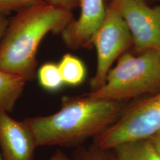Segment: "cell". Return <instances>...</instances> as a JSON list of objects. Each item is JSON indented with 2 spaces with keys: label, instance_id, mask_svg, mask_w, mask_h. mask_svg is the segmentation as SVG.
I'll list each match as a JSON object with an SVG mask.
<instances>
[{
  "label": "cell",
  "instance_id": "cell-7",
  "mask_svg": "<svg viewBox=\"0 0 160 160\" xmlns=\"http://www.w3.org/2000/svg\"><path fill=\"white\" fill-rule=\"evenodd\" d=\"M80 14L62 33L68 48L77 50L91 46L92 38L103 22L106 14L104 0H80Z\"/></svg>",
  "mask_w": 160,
  "mask_h": 160
},
{
  "label": "cell",
  "instance_id": "cell-8",
  "mask_svg": "<svg viewBox=\"0 0 160 160\" xmlns=\"http://www.w3.org/2000/svg\"><path fill=\"white\" fill-rule=\"evenodd\" d=\"M0 146L3 160H34L37 145L23 120L17 121L0 111Z\"/></svg>",
  "mask_w": 160,
  "mask_h": 160
},
{
  "label": "cell",
  "instance_id": "cell-13",
  "mask_svg": "<svg viewBox=\"0 0 160 160\" xmlns=\"http://www.w3.org/2000/svg\"><path fill=\"white\" fill-rule=\"evenodd\" d=\"M76 160H116L111 151L102 150L92 143L89 147H77L73 153Z\"/></svg>",
  "mask_w": 160,
  "mask_h": 160
},
{
  "label": "cell",
  "instance_id": "cell-20",
  "mask_svg": "<svg viewBox=\"0 0 160 160\" xmlns=\"http://www.w3.org/2000/svg\"><path fill=\"white\" fill-rule=\"evenodd\" d=\"M0 160H3V158H2V157L1 155H0Z\"/></svg>",
  "mask_w": 160,
  "mask_h": 160
},
{
  "label": "cell",
  "instance_id": "cell-18",
  "mask_svg": "<svg viewBox=\"0 0 160 160\" xmlns=\"http://www.w3.org/2000/svg\"><path fill=\"white\" fill-rule=\"evenodd\" d=\"M48 160H76L73 158L71 159L69 157H68L65 153L61 150H57L55 153L50 157Z\"/></svg>",
  "mask_w": 160,
  "mask_h": 160
},
{
  "label": "cell",
  "instance_id": "cell-14",
  "mask_svg": "<svg viewBox=\"0 0 160 160\" xmlns=\"http://www.w3.org/2000/svg\"><path fill=\"white\" fill-rule=\"evenodd\" d=\"M42 0H0V13L8 14L11 11H19L40 2Z\"/></svg>",
  "mask_w": 160,
  "mask_h": 160
},
{
  "label": "cell",
  "instance_id": "cell-21",
  "mask_svg": "<svg viewBox=\"0 0 160 160\" xmlns=\"http://www.w3.org/2000/svg\"><path fill=\"white\" fill-rule=\"evenodd\" d=\"M157 1H160V0H157Z\"/></svg>",
  "mask_w": 160,
  "mask_h": 160
},
{
  "label": "cell",
  "instance_id": "cell-12",
  "mask_svg": "<svg viewBox=\"0 0 160 160\" xmlns=\"http://www.w3.org/2000/svg\"><path fill=\"white\" fill-rule=\"evenodd\" d=\"M37 75L39 85L48 91H59L64 85L58 64L53 62L43 64L38 70Z\"/></svg>",
  "mask_w": 160,
  "mask_h": 160
},
{
  "label": "cell",
  "instance_id": "cell-9",
  "mask_svg": "<svg viewBox=\"0 0 160 160\" xmlns=\"http://www.w3.org/2000/svg\"><path fill=\"white\" fill-rule=\"evenodd\" d=\"M26 82L19 76L0 71V111L7 113L13 111Z\"/></svg>",
  "mask_w": 160,
  "mask_h": 160
},
{
  "label": "cell",
  "instance_id": "cell-3",
  "mask_svg": "<svg viewBox=\"0 0 160 160\" xmlns=\"http://www.w3.org/2000/svg\"><path fill=\"white\" fill-rule=\"evenodd\" d=\"M160 52L151 51L135 56L125 52L111 68L105 83L86 94L92 99L125 102L160 89Z\"/></svg>",
  "mask_w": 160,
  "mask_h": 160
},
{
  "label": "cell",
  "instance_id": "cell-10",
  "mask_svg": "<svg viewBox=\"0 0 160 160\" xmlns=\"http://www.w3.org/2000/svg\"><path fill=\"white\" fill-rule=\"evenodd\" d=\"M111 151L116 160H160V156L148 139L122 144Z\"/></svg>",
  "mask_w": 160,
  "mask_h": 160
},
{
  "label": "cell",
  "instance_id": "cell-6",
  "mask_svg": "<svg viewBox=\"0 0 160 160\" xmlns=\"http://www.w3.org/2000/svg\"><path fill=\"white\" fill-rule=\"evenodd\" d=\"M131 32L135 51L160 52V6L150 8L136 0H110Z\"/></svg>",
  "mask_w": 160,
  "mask_h": 160
},
{
  "label": "cell",
  "instance_id": "cell-1",
  "mask_svg": "<svg viewBox=\"0 0 160 160\" xmlns=\"http://www.w3.org/2000/svg\"><path fill=\"white\" fill-rule=\"evenodd\" d=\"M125 108V102L92 99L87 95L65 97L56 113L23 121L31 129L37 147H78L107 129Z\"/></svg>",
  "mask_w": 160,
  "mask_h": 160
},
{
  "label": "cell",
  "instance_id": "cell-19",
  "mask_svg": "<svg viewBox=\"0 0 160 160\" xmlns=\"http://www.w3.org/2000/svg\"><path fill=\"white\" fill-rule=\"evenodd\" d=\"M136 1L139 2L140 3H145V0H136Z\"/></svg>",
  "mask_w": 160,
  "mask_h": 160
},
{
  "label": "cell",
  "instance_id": "cell-2",
  "mask_svg": "<svg viewBox=\"0 0 160 160\" xmlns=\"http://www.w3.org/2000/svg\"><path fill=\"white\" fill-rule=\"evenodd\" d=\"M74 19L72 12L45 2L18 11L0 42V71L33 82L39 46L48 33L62 34Z\"/></svg>",
  "mask_w": 160,
  "mask_h": 160
},
{
  "label": "cell",
  "instance_id": "cell-16",
  "mask_svg": "<svg viewBox=\"0 0 160 160\" xmlns=\"http://www.w3.org/2000/svg\"><path fill=\"white\" fill-rule=\"evenodd\" d=\"M9 22V20L6 17V14L0 13V42L2 39L8 26Z\"/></svg>",
  "mask_w": 160,
  "mask_h": 160
},
{
  "label": "cell",
  "instance_id": "cell-11",
  "mask_svg": "<svg viewBox=\"0 0 160 160\" xmlns=\"http://www.w3.org/2000/svg\"><path fill=\"white\" fill-rule=\"evenodd\" d=\"M64 84L70 86H78L85 81L87 70L81 59L70 54H65L58 64Z\"/></svg>",
  "mask_w": 160,
  "mask_h": 160
},
{
  "label": "cell",
  "instance_id": "cell-22",
  "mask_svg": "<svg viewBox=\"0 0 160 160\" xmlns=\"http://www.w3.org/2000/svg\"><path fill=\"white\" fill-rule=\"evenodd\" d=\"M159 55H160V53H159Z\"/></svg>",
  "mask_w": 160,
  "mask_h": 160
},
{
  "label": "cell",
  "instance_id": "cell-17",
  "mask_svg": "<svg viewBox=\"0 0 160 160\" xmlns=\"http://www.w3.org/2000/svg\"><path fill=\"white\" fill-rule=\"evenodd\" d=\"M151 142V145H153V148L157 151V153L160 156V131L152 135L149 139H148Z\"/></svg>",
  "mask_w": 160,
  "mask_h": 160
},
{
  "label": "cell",
  "instance_id": "cell-5",
  "mask_svg": "<svg viewBox=\"0 0 160 160\" xmlns=\"http://www.w3.org/2000/svg\"><path fill=\"white\" fill-rule=\"evenodd\" d=\"M91 44L97 53V70L90 83L91 91H93L104 85L113 63L133 45L125 20L112 6L108 5L106 9L105 19L95 32Z\"/></svg>",
  "mask_w": 160,
  "mask_h": 160
},
{
  "label": "cell",
  "instance_id": "cell-15",
  "mask_svg": "<svg viewBox=\"0 0 160 160\" xmlns=\"http://www.w3.org/2000/svg\"><path fill=\"white\" fill-rule=\"evenodd\" d=\"M45 3L72 12L79 6L80 0H42Z\"/></svg>",
  "mask_w": 160,
  "mask_h": 160
},
{
  "label": "cell",
  "instance_id": "cell-4",
  "mask_svg": "<svg viewBox=\"0 0 160 160\" xmlns=\"http://www.w3.org/2000/svg\"><path fill=\"white\" fill-rule=\"evenodd\" d=\"M160 131V89L129 107L116 121L93 139V144L111 151L122 144L148 139Z\"/></svg>",
  "mask_w": 160,
  "mask_h": 160
}]
</instances>
